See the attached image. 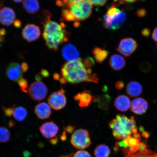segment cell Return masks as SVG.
Listing matches in <instances>:
<instances>
[{
	"mask_svg": "<svg viewBox=\"0 0 157 157\" xmlns=\"http://www.w3.org/2000/svg\"><path fill=\"white\" fill-rule=\"evenodd\" d=\"M62 75L68 83H78L82 82L98 83L97 74H92L90 68H86L84 63L80 59L68 62L61 70Z\"/></svg>",
	"mask_w": 157,
	"mask_h": 157,
	"instance_id": "1",
	"label": "cell"
},
{
	"mask_svg": "<svg viewBox=\"0 0 157 157\" xmlns=\"http://www.w3.org/2000/svg\"><path fill=\"white\" fill-rule=\"evenodd\" d=\"M109 126L112 130L113 136L117 140H122L138 133L134 117H127L123 115H117L111 121Z\"/></svg>",
	"mask_w": 157,
	"mask_h": 157,
	"instance_id": "2",
	"label": "cell"
},
{
	"mask_svg": "<svg viewBox=\"0 0 157 157\" xmlns=\"http://www.w3.org/2000/svg\"><path fill=\"white\" fill-rule=\"evenodd\" d=\"M43 36L47 46L53 50H56L61 44L68 40L64 25L50 20L44 25Z\"/></svg>",
	"mask_w": 157,
	"mask_h": 157,
	"instance_id": "3",
	"label": "cell"
},
{
	"mask_svg": "<svg viewBox=\"0 0 157 157\" xmlns=\"http://www.w3.org/2000/svg\"><path fill=\"white\" fill-rule=\"evenodd\" d=\"M62 11V17L68 21H83L90 17L93 5L88 0L81 1L71 4Z\"/></svg>",
	"mask_w": 157,
	"mask_h": 157,
	"instance_id": "4",
	"label": "cell"
},
{
	"mask_svg": "<svg viewBox=\"0 0 157 157\" xmlns=\"http://www.w3.org/2000/svg\"><path fill=\"white\" fill-rule=\"evenodd\" d=\"M126 19V15L124 11L113 5L104 16L103 25L106 28L115 30L121 27Z\"/></svg>",
	"mask_w": 157,
	"mask_h": 157,
	"instance_id": "5",
	"label": "cell"
},
{
	"mask_svg": "<svg viewBox=\"0 0 157 157\" xmlns=\"http://www.w3.org/2000/svg\"><path fill=\"white\" fill-rule=\"evenodd\" d=\"M141 142L140 134L137 133L117 143L115 145V150L117 151L120 148L125 156L128 155L136 152L139 150Z\"/></svg>",
	"mask_w": 157,
	"mask_h": 157,
	"instance_id": "6",
	"label": "cell"
},
{
	"mask_svg": "<svg viewBox=\"0 0 157 157\" xmlns=\"http://www.w3.org/2000/svg\"><path fill=\"white\" fill-rule=\"evenodd\" d=\"M71 142L72 146L79 150H84L91 145L89 133L86 129H77L72 134Z\"/></svg>",
	"mask_w": 157,
	"mask_h": 157,
	"instance_id": "7",
	"label": "cell"
},
{
	"mask_svg": "<svg viewBox=\"0 0 157 157\" xmlns=\"http://www.w3.org/2000/svg\"><path fill=\"white\" fill-rule=\"evenodd\" d=\"M28 91L31 99L36 101H40L46 97L48 89L46 84L43 82L36 81L31 84Z\"/></svg>",
	"mask_w": 157,
	"mask_h": 157,
	"instance_id": "8",
	"label": "cell"
},
{
	"mask_svg": "<svg viewBox=\"0 0 157 157\" xmlns=\"http://www.w3.org/2000/svg\"><path fill=\"white\" fill-rule=\"evenodd\" d=\"M65 91L62 88L57 92L52 93L49 97L48 102L50 107L56 110L63 109L66 105Z\"/></svg>",
	"mask_w": 157,
	"mask_h": 157,
	"instance_id": "9",
	"label": "cell"
},
{
	"mask_svg": "<svg viewBox=\"0 0 157 157\" xmlns=\"http://www.w3.org/2000/svg\"><path fill=\"white\" fill-rule=\"evenodd\" d=\"M137 47V43L134 39L125 38L121 41L117 47V51L123 56L128 57L136 50Z\"/></svg>",
	"mask_w": 157,
	"mask_h": 157,
	"instance_id": "10",
	"label": "cell"
},
{
	"mask_svg": "<svg viewBox=\"0 0 157 157\" xmlns=\"http://www.w3.org/2000/svg\"><path fill=\"white\" fill-rule=\"evenodd\" d=\"M40 33V29L38 26L34 24H29L23 29L22 35L25 40L31 42L39 38Z\"/></svg>",
	"mask_w": 157,
	"mask_h": 157,
	"instance_id": "11",
	"label": "cell"
},
{
	"mask_svg": "<svg viewBox=\"0 0 157 157\" xmlns=\"http://www.w3.org/2000/svg\"><path fill=\"white\" fill-rule=\"evenodd\" d=\"M59 128L53 121L45 123L39 127V130L42 136L47 138L54 137L57 134Z\"/></svg>",
	"mask_w": 157,
	"mask_h": 157,
	"instance_id": "12",
	"label": "cell"
},
{
	"mask_svg": "<svg viewBox=\"0 0 157 157\" xmlns=\"http://www.w3.org/2000/svg\"><path fill=\"white\" fill-rule=\"evenodd\" d=\"M131 109L132 112L137 115H143L148 109V102L143 98H137L133 100L131 104Z\"/></svg>",
	"mask_w": 157,
	"mask_h": 157,
	"instance_id": "13",
	"label": "cell"
},
{
	"mask_svg": "<svg viewBox=\"0 0 157 157\" xmlns=\"http://www.w3.org/2000/svg\"><path fill=\"white\" fill-rule=\"evenodd\" d=\"M16 17L14 11L10 8L5 7L0 10V23L9 25L14 22Z\"/></svg>",
	"mask_w": 157,
	"mask_h": 157,
	"instance_id": "14",
	"label": "cell"
},
{
	"mask_svg": "<svg viewBox=\"0 0 157 157\" xmlns=\"http://www.w3.org/2000/svg\"><path fill=\"white\" fill-rule=\"evenodd\" d=\"M62 54L65 59L68 62L80 59L77 49L71 44H67L64 46L62 48Z\"/></svg>",
	"mask_w": 157,
	"mask_h": 157,
	"instance_id": "15",
	"label": "cell"
},
{
	"mask_svg": "<svg viewBox=\"0 0 157 157\" xmlns=\"http://www.w3.org/2000/svg\"><path fill=\"white\" fill-rule=\"evenodd\" d=\"M34 112L37 117L42 120L48 118L52 114L50 107L45 102L38 104L35 107Z\"/></svg>",
	"mask_w": 157,
	"mask_h": 157,
	"instance_id": "16",
	"label": "cell"
},
{
	"mask_svg": "<svg viewBox=\"0 0 157 157\" xmlns=\"http://www.w3.org/2000/svg\"><path fill=\"white\" fill-rule=\"evenodd\" d=\"M131 102L129 98L125 95L118 96L116 99L114 105L118 110L126 111L131 106Z\"/></svg>",
	"mask_w": 157,
	"mask_h": 157,
	"instance_id": "17",
	"label": "cell"
},
{
	"mask_svg": "<svg viewBox=\"0 0 157 157\" xmlns=\"http://www.w3.org/2000/svg\"><path fill=\"white\" fill-rule=\"evenodd\" d=\"M74 98L76 101L78 102V105L80 107H87L91 104L93 96L88 91H84L77 94Z\"/></svg>",
	"mask_w": 157,
	"mask_h": 157,
	"instance_id": "18",
	"label": "cell"
},
{
	"mask_svg": "<svg viewBox=\"0 0 157 157\" xmlns=\"http://www.w3.org/2000/svg\"><path fill=\"white\" fill-rule=\"evenodd\" d=\"M143 87L141 84L136 81H132L128 84L126 92L131 97H136L140 96L143 92Z\"/></svg>",
	"mask_w": 157,
	"mask_h": 157,
	"instance_id": "19",
	"label": "cell"
},
{
	"mask_svg": "<svg viewBox=\"0 0 157 157\" xmlns=\"http://www.w3.org/2000/svg\"><path fill=\"white\" fill-rule=\"evenodd\" d=\"M6 74L10 79L15 82H18L22 78V71L16 67L14 63H11L7 68Z\"/></svg>",
	"mask_w": 157,
	"mask_h": 157,
	"instance_id": "20",
	"label": "cell"
},
{
	"mask_svg": "<svg viewBox=\"0 0 157 157\" xmlns=\"http://www.w3.org/2000/svg\"><path fill=\"white\" fill-rule=\"evenodd\" d=\"M126 62L122 56L115 54L110 59L109 64L111 67L115 71H119L124 67Z\"/></svg>",
	"mask_w": 157,
	"mask_h": 157,
	"instance_id": "21",
	"label": "cell"
},
{
	"mask_svg": "<svg viewBox=\"0 0 157 157\" xmlns=\"http://www.w3.org/2000/svg\"><path fill=\"white\" fill-rule=\"evenodd\" d=\"M23 6L25 10L29 13H35L39 9L38 0H24Z\"/></svg>",
	"mask_w": 157,
	"mask_h": 157,
	"instance_id": "22",
	"label": "cell"
},
{
	"mask_svg": "<svg viewBox=\"0 0 157 157\" xmlns=\"http://www.w3.org/2000/svg\"><path fill=\"white\" fill-rule=\"evenodd\" d=\"M27 115V111L24 107L19 106L14 108L13 117L17 121H22L24 120Z\"/></svg>",
	"mask_w": 157,
	"mask_h": 157,
	"instance_id": "23",
	"label": "cell"
},
{
	"mask_svg": "<svg viewBox=\"0 0 157 157\" xmlns=\"http://www.w3.org/2000/svg\"><path fill=\"white\" fill-rule=\"evenodd\" d=\"M110 153L109 147L106 145L101 144L96 147L94 154L96 157H109Z\"/></svg>",
	"mask_w": 157,
	"mask_h": 157,
	"instance_id": "24",
	"label": "cell"
},
{
	"mask_svg": "<svg viewBox=\"0 0 157 157\" xmlns=\"http://www.w3.org/2000/svg\"><path fill=\"white\" fill-rule=\"evenodd\" d=\"M93 54L96 61L98 63H101L106 58L109 54V52L103 49L96 48L94 49Z\"/></svg>",
	"mask_w": 157,
	"mask_h": 157,
	"instance_id": "25",
	"label": "cell"
},
{
	"mask_svg": "<svg viewBox=\"0 0 157 157\" xmlns=\"http://www.w3.org/2000/svg\"><path fill=\"white\" fill-rule=\"evenodd\" d=\"M111 101V97L107 94L98 98V107L102 109H107L109 107Z\"/></svg>",
	"mask_w": 157,
	"mask_h": 157,
	"instance_id": "26",
	"label": "cell"
},
{
	"mask_svg": "<svg viewBox=\"0 0 157 157\" xmlns=\"http://www.w3.org/2000/svg\"><path fill=\"white\" fill-rule=\"evenodd\" d=\"M125 157H157V154L147 148L144 151H138V152L125 156Z\"/></svg>",
	"mask_w": 157,
	"mask_h": 157,
	"instance_id": "27",
	"label": "cell"
},
{
	"mask_svg": "<svg viewBox=\"0 0 157 157\" xmlns=\"http://www.w3.org/2000/svg\"><path fill=\"white\" fill-rule=\"evenodd\" d=\"M10 133L7 128L0 127V142L6 143L10 138Z\"/></svg>",
	"mask_w": 157,
	"mask_h": 157,
	"instance_id": "28",
	"label": "cell"
},
{
	"mask_svg": "<svg viewBox=\"0 0 157 157\" xmlns=\"http://www.w3.org/2000/svg\"><path fill=\"white\" fill-rule=\"evenodd\" d=\"M17 82L22 91L25 93H28L27 88H28V84L27 80L24 78H21Z\"/></svg>",
	"mask_w": 157,
	"mask_h": 157,
	"instance_id": "29",
	"label": "cell"
},
{
	"mask_svg": "<svg viewBox=\"0 0 157 157\" xmlns=\"http://www.w3.org/2000/svg\"><path fill=\"white\" fill-rule=\"evenodd\" d=\"M73 157H92L91 155L86 151H78L74 154Z\"/></svg>",
	"mask_w": 157,
	"mask_h": 157,
	"instance_id": "30",
	"label": "cell"
},
{
	"mask_svg": "<svg viewBox=\"0 0 157 157\" xmlns=\"http://www.w3.org/2000/svg\"><path fill=\"white\" fill-rule=\"evenodd\" d=\"M84 63L86 68H90L92 67L94 64L95 62L93 58L91 57H88L86 58L84 60Z\"/></svg>",
	"mask_w": 157,
	"mask_h": 157,
	"instance_id": "31",
	"label": "cell"
},
{
	"mask_svg": "<svg viewBox=\"0 0 157 157\" xmlns=\"http://www.w3.org/2000/svg\"><path fill=\"white\" fill-rule=\"evenodd\" d=\"M15 106H13V107H9L6 108L3 107L4 113L6 116L8 117H11L12 116L13 114V109Z\"/></svg>",
	"mask_w": 157,
	"mask_h": 157,
	"instance_id": "32",
	"label": "cell"
},
{
	"mask_svg": "<svg viewBox=\"0 0 157 157\" xmlns=\"http://www.w3.org/2000/svg\"><path fill=\"white\" fill-rule=\"evenodd\" d=\"M92 5L103 6L106 2L107 0H88Z\"/></svg>",
	"mask_w": 157,
	"mask_h": 157,
	"instance_id": "33",
	"label": "cell"
},
{
	"mask_svg": "<svg viewBox=\"0 0 157 157\" xmlns=\"http://www.w3.org/2000/svg\"><path fill=\"white\" fill-rule=\"evenodd\" d=\"M61 1L62 3L63 4V5L66 7L71 4L76 2L81 1V0H61Z\"/></svg>",
	"mask_w": 157,
	"mask_h": 157,
	"instance_id": "34",
	"label": "cell"
},
{
	"mask_svg": "<svg viewBox=\"0 0 157 157\" xmlns=\"http://www.w3.org/2000/svg\"><path fill=\"white\" fill-rule=\"evenodd\" d=\"M115 1L116 2H118L119 3L123 4L135 3L137 1H141V0H115Z\"/></svg>",
	"mask_w": 157,
	"mask_h": 157,
	"instance_id": "35",
	"label": "cell"
},
{
	"mask_svg": "<svg viewBox=\"0 0 157 157\" xmlns=\"http://www.w3.org/2000/svg\"><path fill=\"white\" fill-rule=\"evenodd\" d=\"M115 86L117 90H121L124 87V83L122 81H118L116 83Z\"/></svg>",
	"mask_w": 157,
	"mask_h": 157,
	"instance_id": "36",
	"label": "cell"
},
{
	"mask_svg": "<svg viewBox=\"0 0 157 157\" xmlns=\"http://www.w3.org/2000/svg\"><path fill=\"white\" fill-rule=\"evenodd\" d=\"M146 10L144 9H142L139 10L137 12V14L138 17H144L146 15Z\"/></svg>",
	"mask_w": 157,
	"mask_h": 157,
	"instance_id": "37",
	"label": "cell"
},
{
	"mask_svg": "<svg viewBox=\"0 0 157 157\" xmlns=\"http://www.w3.org/2000/svg\"><path fill=\"white\" fill-rule=\"evenodd\" d=\"M152 38L155 42H157V27L155 28L152 33Z\"/></svg>",
	"mask_w": 157,
	"mask_h": 157,
	"instance_id": "38",
	"label": "cell"
},
{
	"mask_svg": "<svg viewBox=\"0 0 157 157\" xmlns=\"http://www.w3.org/2000/svg\"><path fill=\"white\" fill-rule=\"evenodd\" d=\"M142 33L143 36L146 37L150 35V32L149 29H143Z\"/></svg>",
	"mask_w": 157,
	"mask_h": 157,
	"instance_id": "39",
	"label": "cell"
},
{
	"mask_svg": "<svg viewBox=\"0 0 157 157\" xmlns=\"http://www.w3.org/2000/svg\"><path fill=\"white\" fill-rule=\"evenodd\" d=\"M21 69L23 72H26L28 70L29 66L26 63L23 62L21 64Z\"/></svg>",
	"mask_w": 157,
	"mask_h": 157,
	"instance_id": "40",
	"label": "cell"
},
{
	"mask_svg": "<svg viewBox=\"0 0 157 157\" xmlns=\"http://www.w3.org/2000/svg\"><path fill=\"white\" fill-rule=\"evenodd\" d=\"M40 74L42 76L45 78L48 77L49 76V72L47 70L42 69L41 71Z\"/></svg>",
	"mask_w": 157,
	"mask_h": 157,
	"instance_id": "41",
	"label": "cell"
},
{
	"mask_svg": "<svg viewBox=\"0 0 157 157\" xmlns=\"http://www.w3.org/2000/svg\"><path fill=\"white\" fill-rule=\"evenodd\" d=\"M74 127L73 126H71V125H68L67 127L66 130L67 132L71 133L73 132Z\"/></svg>",
	"mask_w": 157,
	"mask_h": 157,
	"instance_id": "42",
	"label": "cell"
},
{
	"mask_svg": "<svg viewBox=\"0 0 157 157\" xmlns=\"http://www.w3.org/2000/svg\"><path fill=\"white\" fill-rule=\"evenodd\" d=\"M42 76L40 73H39L35 76V78L37 80V81L40 82L41 80H42Z\"/></svg>",
	"mask_w": 157,
	"mask_h": 157,
	"instance_id": "43",
	"label": "cell"
},
{
	"mask_svg": "<svg viewBox=\"0 0 157 157\" xmlns=\"http://www.w3.org/2000/svg\"><path fill=\"white\" fill-rule=\"evenodd\" d=\"M51 144L52 145H56V143H58V138L57 137H56L54 139H51L50 141Z\"/></svg>",
	"mask_w": 157,
	"mask_h": 157,
	"instance_id": "44",
	"label": "cell"
},
{
	"mask_svg": "<svg viewBox=\"0 0 157 157\" xmlns=\"http://www.w3.org/2000/svg\"><path fill=\"white\" fill-rule=\"evenodd\" d=\"M54 79L55 80H59L60 78L59 74L58 73H54L53 76Z\"/></svg>",
	"mask_w": 157,
	"mask_h": 157,
	"instance_id": "45",
	"label": "cell"
},
{
	"mask_svg": "<svg viewBox=\"0 0 157 157\" xmlns=\"http://www.w3.org/2000/svg\"><path fill=\"white\" fill-rule=\"evenodd\" d=\"M59 81L60 83L62 84H65L67 82L66 80L63 77L60 78V79H59Z\"/></svg>",
	"mask_w": 157,
	"mask_h": 157,
	"instance_id": "46",
	"label": "cell"
},
{
	"mask_svg": "<svg viewBox=\"0 0 157 157\" xmlns=\"http://www.w3.org/2000/svg\"><path fill=\"white\" fill-rule=\"evenodd\" d=\"M14 25L16 27H17V28H18V27H19L21 26V21H16L14 22Z\"/></svg>",
	"mask_w": 157,
	"mask_h": 157,
	"instance_id": "47",
	"label": "cell"
},
{
	"mask_svg": "<svg viewBox=\"0 0 157 157\" xmlns=\"http://www.w3.org/2000/svg\"><path fill=\"white\" fill-rule=\"evenodd\" d=\"M15 123L14 121H10L9 126L10 127H12L14 125Z\"/></svg>",
	"mask_w": 157,
	"mask_h": 157,
	"instance_id": "48",
	"label": "cell"
},
{
	"mask_svg": "<svg viewBox=\"0 0 157 157\" xmlns=\"http://www.w3.org/2000/svg\"><path fill=\"white\" fill-rule=\"evenodd\" d=\"M13 1L16 3H19L20 2L24 1V0H13Z\"/></svg>",
	"mask_w": 157,
	"mask_h": 157,
	"instance_id": "49",
	"label": "cell"
},
{
	"mask_svg": "<svg viewBox=\"0 0 157 157\" xmlns=\"http://www.w3.org/2000/svg\"><path fill=\"white\" fill-rule=\"evenodd\" d=\"M2 38L1 35V34H0V44H1V43L2 42Z\"/></svg>",
	"mask_w": 157,
	"mask_h": 157,
	"instance_id": "50",
	"label": "cell"
},
{
	"mask_svg": "<svg viewBox=\"0 0 157 157\" xmlns=\"http://www.w3.org/2000/svg\"><path fill=\"white\" fill-rule=\"evenodd\" d=\"M71 157V155H69L66 156H60V157Z\"/></svg>",
	"mask_w": 157,
	"mask_h": 157,
	"instance_id": "51",
	"label": "cell"
},
{
	"mask_svg": "<svg viewBox=\"0 0 157 157\" xmlns=\"http://www.w3.org/2000/svg\"><path fill=\"white\" fill-rule=\"evenodd\" d=\"M1 6H2V5L1 4V3H0V8H1Z\"/></svg>",
	"mask_w": 157,
	"mask_h": 157,
	"instance_id": "52",
	"label": "cell"
}]
</instances>
